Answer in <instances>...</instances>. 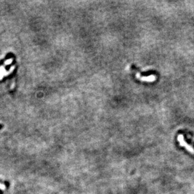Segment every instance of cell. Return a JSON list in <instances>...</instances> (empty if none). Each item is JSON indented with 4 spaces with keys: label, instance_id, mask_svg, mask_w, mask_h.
<instances>
[{
    "label": "cell",
    "instance_id": "obj_1",
    "mask_svg": "<svg viewBox=\"0 0 194 194\" xmlns=\"http://www.w3.org/2000/svg\"><path fill=\"white\" fill-rule=\"evenodd\" d=\"M178 141H179V143L181 144V145H182V146L183 147H185V148L189 151V152L190 153H192L193 154H194V149L193 148L189 145V144H187L185 141H184V139H183V136L182 134H179V136H178Z\"/></svg>",
    "mask_w": 194,
    "mask_h": 194
},
{
    "label": "cell",
    "instance_id": "obj_2",
    "mask_svg": "<svg viewBox=\"0 0 194 194\" xmlns=\"http://www.w3.org/2000/svg\"><path fill=\"white\" fill-rule=\"evenodd\" d=\"M136 77L139 79L141 81H145V82H153L154 80H156V76L154 75H152L148 77H141L139 73L136 74Z\"/></svg>",
    "mask_w": 194,
    "mask_h": 194
}]
</instances>
